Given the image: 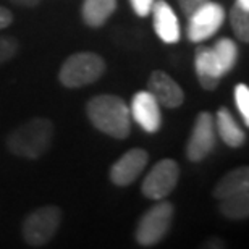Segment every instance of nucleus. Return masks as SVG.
<instances>
[{
	"instance_id": "nucleus-26",
	"label": "nucleus",
	"mask_w": 249,
	"mask_h": 249,
	"mask_svg": "<svg viewBox=\"0 0 249 249\" xmlns=\"http://www.w3.org/2000/svg\"><path fill=\"white\" fill-rule=\"evenodd\" d=\"M236 3H238V5H241L243 8L249 10V0H236Z\"/></svg>"
},
{
	"instance_id": "nucleus-6",
	"label": "nucleus",
	"mask_w": 249,
	"mask_h": 249,
	"mask_svg": "<svg viewBox=\"0 0 249 249\" xmlns=\"http://www.w3.org/2000/svg\"><path fill=\"white\" fill-rule=\"evenodd\" d=\"M180 178V167L172 159L159 160L142 181V194L154 201L165 199L175 189Z\"/></svg>"
},
{
	"instance_id": "nucleus-25",
	"label": "nucleus",
	"mask_w": 249,
	"mask_h": 249,
	"mask_svg": "<svg viewBox=\"0 0 249 249\" xmlns=\"http://www.w3.org/2000/svg\"><path fill=\"white\" fill-rule=\"evenodd\" d=\"M13 3L19 5V7H24V8H33L36 5L41 3V0H12Z\"/></svg>"
},
{
	"instance_id": "nucleus-5",
	"label": "nucleus",
	"mask_w": 249,
	"mask_h": 249,
	"mask_svg": "<svg viewBox=\"0 0 249 249\" xmlns=\"http://www.w3.org/2000/svg\"><path fill=\"white\" fill-rule=\"evenodd\" d=\"M173 213H175V209H173V204L168 201L152 206L149 211L144 212L141 220L138 222L136 241L144 248L156 246L170 230Z\"/></svg>"
},
{
	"instance_id": "nucleus-7",
	"label": "nucleus",
	"mask_w": 249,
	"mask_h": 249,
	"mask_svg": "<svg viewBox=\"0 0 249 249\" xmlns=\"http://www.w3.org/2000/svg\"><path fill=\"white\" fill-rule=\"evenodd\" d=\"M217 141V129L213 115L201 112L194 122L193 133L186 144V157L189 162H201L213 151Z\"/></svg>"
},
{
	"instance_id": "nucleus-17",
	"label": "nucleus",
	"mask_w": 249,
	"mask_h": 249,
	"mask_svg": "<svg viewBox=\"0 0 249 249\" xmlns=\"http://www.w3.org/2000/svg\"><path fill=\"white\" fill-rule=\"evenodd\" d=\"M218 211L223 217L230 220H241L249 215V186L243 188L241 191L220 199Z\"/></svg>"
},
{
	"instance_id": "nucleus-22",
	"label": "nucleus",
	"mask_w": 249,
	"mask_h": 249,
	"mask_svg": "<svg viewBox=\"0 0 249 249\" xmlns=\"http://www.w3.org/2000/svg\"><path fill=\"white\" fill-rule=\"evenodd\" d=\"M178 2H180L183 13L186 15V18H189L193 13H196L199 8L204 7V5L207 2H211V0H178Z\"/></svg>"
},
{
	"instance_id": "nucleus-18",
	"label": "nucleus",
	"mask_w": 249,
	"mask_h": 249,
	"mask_svg": "<svg viewBox=\"0 0 249 249\" xmlns=\"http://www.w3.org/2000/svg\"><path fill=\"white\" fill-rule=\"evenodd\" d=\"M212 52L218 68H220L222 76H225L227 73H230L235 68V65L238 62V46L235 41L227 37L218 39L215 46L212 47Z\"/></svg>"
},
{
	"instance_id": "nucleus-14",
	"label": "nucleus",
	"mask_w": 249,
	"mask_h": 249,
	"mask_svg": "<svg viewBox=\"0 0 249 249\" xmlns=\"http://www.w3.org/2000/svg\"><path fill=\"white\" fill-rule=\"evenodd\" d=\"M215 120V129L220 134L222 141L230 147H241L246 141V133L243 131V128L238 124L235 117L231 115V112L227 107H220L217 110Z\"/></svg>"
},
{
	"instance_id": "nucleus-10",
	"label": "nucleus",
	"mask_w": 249,
	"mask_h": 249,
	"mask_svg": "<svg viewBox=\"0 0 249 249\" xmlns=\"http://www.w3.org/2000/svg\"><path fill=\"white\" fill-rule=\"evenodd\" d=\"M147 91L152 94L154 99L159 102V106L167 108L180 107L185 101V94L175 79L165 71H152L147 81Z\"/></svg>"
},
{
	"instance_id": "nucleus-9",
	"label": "nucleus",
	"mask_w": 249,
	"mask_h": 249,
	"mask_svg": "<svg viewBox=\"0 0 249 249\" xmlns=\"http://www.w3.org/2000/svg\"><path fill=\"white\" fill-rule=\"evenodd\" d=\"M149 154L144 149H129L110 168V180L117 186H128L141 175L147 165Z\"/></svg>"
},
{
	"instance_id": "nucleus-1",
	"label": "nucleus",
	"mask_w": 249,
	"mask_h": 249,
	"mask_svg": "<svg viewBox=\"0 0 249 249\" xmlns=\"http://www.w3.org/2000/svg\"><path fill=\"white\" fill-rule=\"evenodd\" d=\"M88 118L94 128L107 136L115 139H124L131 129L129 108L122 97L112 94L94 96L86 106Z\"/></svg>"
},
{
	"instance_id": "nucleus-16",
	"label": "nucleus",
	"mask_w": 249,
	"mask_h": 249,
	"mask_svg": "<svg viewBox=\"0 0 249 249\" xmlns=\"http://www.w3.org/2000/svg\"><path fill=\"white\" fill-rule=\"evenodd\" d=\"M248 186H249V168L238 167L220 178V181L213 186L212 196L220 201V199L241 191L243 188H248Z\"/></svg>"
},
{
	"instance_id": "nucleus-13",
	"label": "nucleus",
	"mask_w": 249,
	"mask_h": 249,
	"mask_svg": "<svg viewBox=\"0 0 249 249\" xmlns=\"http://www.w3.org/2000/svg\"><path fill=\"white\" fill-rule=\"evenodd\" d=\"M194 67H196V74L199 79V84L207 89V91H213L218 84H220V68L215 62L213 52L211 47H197L196 53H194Z\"/></svg>"
},
{
	"instance_id": "nucleus-23",
	"label": "nucleus",
	"mask_w": 249,
	"mask_h": 249,
	"mask_svg": "<svg viewBox=\"0 0 249 249\" xmlns=\"http://www.w3.org/2000/svg\"><path fill=\"white\" fill-rule=\"evenodd\" d=\"M129 2H131V7L138 17H147L156 0H129Z\"/></svg>"
},
{
	"instance_id": "nucleus-21",
	"label": "nucleus",
	"mask_w": 249,
	"mask_h": 249,
	"mask_svg": "<svg viewBox=\"0 0 249 249\" xmlns=\"http://www.w3.org/2000/svg\"><path fill=\"white\" fill-rule=\"evenodd\" d=\"M17 51H18V42L13 37L0 36V65L8 62L10 58H13Z\"/></svg>"
},
{
	"instance_id": "nucleus-15",
	"label": "nucleus",
	"mask_w": 249,
	"mask_h": 249,
	"mask_svg": "<svg viewBox=\"0 0 249 249\" xmlns=\"http://www.w3.org/2000/svg\"><path fill=\"white\" fill-rule=\"evenodd\" d=\"M117 10V0H84L83 19L88 26L101 28Z\"/></svg>"
},
{
	"instance_id": "nucleus-12",
	"label": "nucleus",
	"mask_w": 249,
	"mask_h": 249,
	"mask_svg": "<svg viewBox=\"0 0 249 249\" xmlns=\"http://www.w3.org/2000/svg\"><path fill=\"white\" fill-rule=\"evenodd\" d=\"M154 29L160 41L165 44H177L181 37V28L178 21L175 10L168 5L165 0H157L152 5Z\"/></svg>"
},
{
	"instance_id": "nucleus-19",
	"label": "nucleus",
	"mask_w": 249,
	"mask_h": 249,
	"mask_svg": "<svg viewBox=\"0 0 249 249\" xmlns=\"http://www.w3.org/2000/svg\"><path fill=\"white\" fill-rule=\"evenodd\" d=\"M230 23L236 37L243 42L249 41V12L241 5L235 3L230 10Z\"/></svg>"
},
{
	"instance_id": "nucleus-8",
	"label": "nucleus",
	"mask_w": 249,
	"mask_h": 249,
	"mask_svg": "<svg viewBox=\"0 0 249 249\" xmlns=\"http://www.w3.org/2000/svg\"><path fill=\"white\" fill-rule=\"evenodd\" d=\"M225 19V8L220 3L207 2L188 18V37L191 42H202L220 29Z\"/></svg>"
},
{
	"instance_id": "nucleus-24",
	"label": "nucleus",
	"mask_w": 249,
	"mask_h": 249,
	"mask_svg": "<svg viewBox=\"0 0 249 249\" xmlns=\"http://www.w3.org/2000/svg\"><path fill=\"white\" fill-rule=\"evenodd\" d=\"M13 21V15L8 8H5L0 5V29H5L7 26H10Z\"/></svg>"
},
{
	"instance_id": "nucleus-4",
	"label": "nucleus",
	"mask_w": 249,
	"mask_h": 249,
	"mask_svg": "<svg viewBox=\"0 0 249 249\" xmlns=\"http://www.w3.org/2000/svg\"><path fill=\"white\" fill-rule=\"evenodd\" d=\"M62 222V211L47 204L36 209L23 222V238L31 248H42L52 240Z\"/></svg>"
},
{
	"instance_id": "nucleus-11",
	"label": "nucleus",
	"mask_w": 249,
	"mask_h": 249,
	"mask_svg": "<svg viewBox=\"0 0 249 249\" xmlns=\"http://www.w3.org/2000/svg\"><path fill=\"white\" fill-rule=\"evenodd\" d=\"M136 123L147 133H157L162 126L160 106L149 91H139L131 101V113Z\"/></svg>"
},
{
	"instance_id": "nucleus-2",
	"label": "nucleus",
	"mask_w": 249,
	"mask_h": 249,
	"mask_svg": "<svg viewBox=\"0 0 249 249\" xmlns=\"http://www.w3.org/2000/svg\"><path fill=\"white\" fill-rule=\"evenodd\" d=\"M52 136L53 123L49 118H31L8 134L7 149L17 157L39 159L51 147Z\"/></svg>"
},
{
	"instance_id": "nucleus-20",
	"label": "nucleus",
	"mask_w": 249,
	"mask_h": 249,
	"mask_svg": "<svg viewBox=\"0 0 249 249\" xmlns=\"http://www.w3.org/2000/svg\"><path fill=\"white\" fill-rule=\"evenodd\" d=\"M235 102L240 110L243 120L249 124V88L246 84H236L235 88Z\"/></svg>"
},
{
	"instance_id": "nucleus-3",
	"label": "nucleus",
	"mask_w": 249,
	"mask_h": 249,
	"mask_svg": "<svg viewBox=\"0 0 249 249\" xmlns=\"http://www.w3.org/2000/svg\"><path fill=\"white\" fill-rule=\"evenodd\" d=\"M106 71V62L94 52H78L62 65L58 79L65 88H83L96 83Z\"/></svg>"
}]
</instances>
